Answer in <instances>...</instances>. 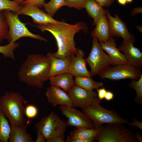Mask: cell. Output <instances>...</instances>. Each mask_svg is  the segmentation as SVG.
<instances>
[{
  "mask_svg": "<svg viewBox=\"0 0 142 142\" xmlns=\"http://www.w3.org/2000/svg\"><path fill=\"white\" fill-rule=\"evenodd\" d=\"M118 2L120 4L124 5L126 3V0H118Z\"/></svg>",
  "mask_w": 142,
  "mask_h": 142,
  "instance_id": "obj_43",
  "label": "cell"
},
{
  "mask_svg": "<svg viewBox=\"0 0 142 142\" xmlns=\"http://www.w3.org/2000/svg\"><path fill=\"white\" fill-rule=\"evenodd\" d=\"M45 96L48 102L54 107L58 105L72 106L71 100L68 93L59 87L51 85L47 89Z\"/></svg>",
  "mask_w": 142,
  "mask_h": 142,
  "instance_id": "obj_16",
  "label": "cell"
},
{
  "mask_svg": "<svg viewBox=\"0 0 142 142\" xmlns=\"http://www.w3.org/2000/svg\"><path fill=\"white\" fill-rule=\"evenodd\" d=\"M35 126L36 131L40 132L46 140L64 135L68 126L67 122L61 120L53 111L48 115L43 117Z\"/></svg>",
  "mask_w": 142,
  "mask_h": 142,
  "instance_id": "obj_7",
  "label": "cell"
},
{
  "mask_svg": "<svg viewBox=\"0 0 142 142\" xmlns=\"http://www.w3.org/2000/svg\"><path fill=\"white\" fill-rule=\"evenodd\" d=\"M47 142H65L64 135H59L49 139L46 140Z\"/></svg>",
  "mask_w": 142,
  "mask_h": 142,
  "instance_id": "obj_35",
  "label": "cell"
},
{
  "mask_svg": "<svg viewBox=\"0 0 142 142\" xmlns=\"http://www.w3.org/2000/svg\"><path fill=\"white\" fill-rule=\"evenodd\" d=\"M22 7L14 0H0V11L7 10L16 13Z\"/></svg>",
  "mask_w": 142,
  "mask_h": 142,
  "instance_id": "obj_30",
  "label": "cell"
},
{
  "mask_svg": "<svg viewBox=\"0 0 142 142\" xmlns=\"http://www.w3.org/2000/svg\"><path fill=\"white\" fill-rule=\"evenodd\" d=\"M49 58L42 54H30L21 64L17 76L19 80L29 86L41 88L50 78Z\"/></svg>",
  "mask_w": 142,
  "mask_h": 142,
  "instance_id": "obj_2",
  "label": "cell"
},
{
  "mask_svg": "<svg viewBox=\"0 0 142 142\" xmlns=\"http://www.w3.org/2000/svg\"><path fill=\"white\" fill-rule=\"evenodd\" d=\"M36 26L42 33L48 31L54 36L58 48L54 55L56 57L60 59L75 55L77 50L74 40L75 34L81 30L86 34L88 30L87 24L82 22L74 24L62 22L59 24L49 23Z\"/></svg>",
  "mask_w": 142,
  "mask_h": 142,
  "instance_id": "obj_1",
  "label": "cell"
},
{
  "mask_svg": "<svg viewBox=\"0 0 142 142\" xmlns=\"http://www.w3.org/2000/svg\"><path fill=\"white\" fill-rule=\"evenodd\" d=\"M142 7H140L134 8L131 11V15L133 16L138 14L142 13Z\"/></svg>",
  "mask_w": 142,
  "mask_h": 142,
  "instance_id": "obj_41",
  "label": "cell"
},
{
  "mask_svg": "<svg viewBox=\"0 0 142 142\" xmlns=\"http://www.w3.org/2000/svg\"><path fill=\"white\" fill-rule=\"evenodd\" d=\"M44 2V0H26L21 5L23 6L34 5L37 6L39 8H41L43 7Z\"/></svg>",
  "mask_w": 142,
  "mask_h": 142,
  "instance_id": "obj_33",
  "label": "cell"
},
{
  "mask_svg": "<svg viewBox=\"0 0 142 142\" xmlns=\"http://www.w3.org/2000/svg\"></svg>",
  "mask_w": 142,
  "mask_h": 142,
  "instance_id": "obj_48",
  "label": "cell"
},
{
  "mask_svg": "<svg viewBox=\"0 0 142 142\" xmlns=\"http://www.w3.org/2000/svg\"><path fill=\"white\" fill-rule=\"evenodd\" d=\"M49 58L50 66V77L68 72L69 64L72 57L60 59L55 57L54 53L48 52L46 55Z\"/></svg>",
  "mask_w": 142,
  "mask_h": 142,
  "instance_id": "obj_18",
  "label": "cell"
},
{
  "mask_svg": "<svg viewBox=\"0 0 142 142\" xmlns=\"http://www.w3.org/2000/svg\"><path fill=\"white\" fill-rule=\"evenodd\" d=\"M102 7H108L112 4L115 0H95Z\"/></svg>",
  "mask_w": 142,
  "mask_h": 142,
  "instance_id": "obj_36",
  "label": "cell"
},
{
  "mask_svg": "<svg viewBox=\"0 0 142 142\" xmlns=\"http://www.w3.org/2000/svg\"><path fill=\"white\" fill-rule=\"evenodd\" d=\"M59 108L62 114L67 119L68 126L95 128L93 122L83 112L72 106H59Z\"/></svg>",
  "mask_w": 142,
  "mask_h": 142,
  "instance_id": "obj_10",
  "label": "cell"
},
{
  "mask_svg": "<svg viewBox=\"0 0 142 142\" xmlns=\"http://www.w3.org/2000/svg\"><path fill=\"white\" fill-rule=\"evenodd\" d=\"M74 81L75 85L89 91H92L94 89H97L103 86V82H95L90 77H75Z\"/></svg>",
  "mask_w": 142,
  "mask_h": 142,
  "instance_id": "obj_23",
  "label": "cell"
},
{
  "mask_svg": "<svg viewBox=\"0 0 142 142\" xmlns=\"http://www.w3.org/2000/svg\"><path fill=\"white\" fill-rule=\"evenodd\" d=\"M114 96V94L112 92L107 91L104 98L106 100L109 101L113 99Z\"/></svg>",
  "mask_w": 142,
  "mask_h": 142,
  "instance_id": "obj_40",
  "label": "cell"
},
{
  "mask_svg": "<svg viewBox=\"0 0 142 142\" xmlns=\"http://www.w3.org/2000/svg\"><path fill=\"white\" fill-rule=\"evenodd\" d=\"M134 135L135 139L138 141L139 142H142V138L139 133L136 132Z\"/></svg>",
  "mask_w": 142,
  "mask_h": 142,
  "instance_id": "obj_42",
  "label": "cell"
},
{
  "mask_svg": "<svg viewBox=\"0 0 142 142\" xmlns=\"http://www.w3.org/2000/svg\"><path fill=\"white\" fill-rule=\"evenodd\" d=\"M97 95L99 100L101 101L104 98L107 91L103 87L97 89Z\"/></svg>",
  "mask_w": 142,
  "mask_h": 142,
  "instance_id": "obj_37",
  "label": "cell"
},
{
  "mask_svg": "<svg viewBox=\"0 0 142 142\" xmlns=\"http://www.w3.org/2000/svg\"><path fill=\"white\" fill-rule=\"evenodd\" d=\"M38 113V109L34 105L29 104L24 108V114L28 119L35 118L37 115Z\"/></svg>",
  "mask_w": 142,
  "mask_h": 142,
  "instance_id": "obj_32",
  "label": "cell"
},
{
  "mask_svg": "<svg viewBox=\"0 0 142 142\" xmlns=\"http://www.w3.org/2000/svg\"><path fill=\"white\" fill-rule=\"evenodd\" d=\"M123 124L108 123L99 129L98 142H136L134 133Z\"/></svg>",
  "mask_w": 142,
  "mask_h": 142,
  "instance_id": "obj_5",
  "label": "cell"
},
{
  "mask_svg": "<svg viewBox=\"0 0 142 142\" xmlns=\"http://www.w3.org/2000/svg\"><path fill=\"white\" fill-rule=\"evenodd\" d=\"M85 54L82 50L77 49L75 55L72 57L69 64L68 72L73 76H85L92 77L91 72L87 68V62L84 58Z\"/></svg>",
  "mask_w": 142,
  "mask_h": 142,
  "instance_id": "obj_14",
  "label": "cell"
},
{
  "mask_svg": "<svg viewBox=\"0 0 142 142\" xmlns=\"http://www.w3.org/2000/svg\"><path fill=\"white\" fill-rule=\"evenodd\" d=\"M110 66L98 74L100 78L113 80L124 79L137 80L142 75L141 69L129 64Z\"/></svg>",
  "mask_w": 142,
  "mask_h": 142,
  "instance_id": "obj_9",
  "label": "cell"
},
{
  "mask_svg": "<svg viewBox=\"0 0 142 142\" xmlns=\"http://www.w3.org/2000/svg\"><path fill=\"white\" fill-rule=\"evenodd\" d=\"M24 97L19 92L6 91L0 97V109L10 122V125L25 124Z\"/></svg>",
  "mask_w": 142,
  "mask_h": 142,
  "instance_id": "obj_3",
  "label": "cell"
},
{
  "mask_svg": "<svg viewBox=\"0 0 142 142\" xmlns=\"http://www.w3.org/2000/svg\"><path fill=\"white\" fill-rule=\"evenodd\" d=\"M4 11L9 27L6 39L9 43L16 42L23 37H29L45 42H48L46 39L40 35L34 34L30 32L25 24L21 21L18 15L16 13L7 10H4Z\"/></svg>",
  "mask_w": 142,
  "mask_h": 142,
  "instance_id": "obj_6",
  "label": "cell"
},
{
  "mask_svg": "<svg viewBox=\"0 0 142 142\" xmlns=\"http://www.w3.org/2000/svg\"><path fill=\"white\" fill-rule=\"evenodd\" d=\"M134 42L123 40L118 48L123 53L129 64L139 68L142 67V53L134 46Z\"/></svg>",
  "mask_w": 142,
  "mask_h": 142,
  "instance_id": "obj_15",
  "label": "cell"
},
{
  "mask_svg": "<svg viewBox=\"0 0 142 142\" xmlns=\"http://www.w3.org/2000/svg\"><path fill=\"white\" fill-rule=\"evenodd\" d=\"M129 125L133 127H137L141 130H142V123L135 119H133L131 123L128 122Z\"/></svg>",
  "mask_w": 142,
  "mask_h": 142,
  "instance_id": "obj_38",
  "label": "cell"
},
{
  "mask_svg": "<svg viewBox=\"0 0 142 142\" xmlns=\"http://www.w3.org/2000/svg\"><path fill=\"white\" fill-rule=\"evenodd\" d=\"M99 129L86 128H76L70 131V136L80 139H88L92 138H97Z\"/></svg>",
  "mask_w": 142,
  "mask_h": 142,
  "instance_id": "obj_24",
  "label": "cell"
},
{
  "mask_svg": "<svg viewBox=\"0 0 142 142\" xmlns=\"http://www.w3.org/2000/svg\"><path fill=\"white\" fill-rule=\"evenodd\" d=\"M65 6V0H50L48 3L44 2L43 5L47 13L53 17L57 11Z\"/></svg>",
  "mask_w": 142,
  "mask_h": 142,
  "instance_id": "obj_26",
  "label": "cell"
},
{
  "mask_svg": "<svg viewBox=\"0 0 142 142\" xmlns=\"http://www.w3.org/2000/svg\"><path fill=\"white\" fill-rule=\"evenodd\" d=\"M18 4L21 5L26 0H13Z\"/></svg>",
  "mask_w": 142,
  "mask_h": 142,
  "instance_id": "obj_44",
  "label": "cell"
},
{
  "mask_svg": "<svg viewBox=\"0 0 142 142\" xmlns=\"http://www.w3.org/2000/svg\"><path fill=\"white\" fill-rule=\"evenodd\" d=\"M37 138L35 141V142H45L46 139L44 137L40 132L37 131Z\"/></svg>",
  "mask_w": 142,
  "mask_h": 142,
  "instance_id": "obj_39",
  "label": "cell"
},
{
  "mask_svg": "<svg viewBox=\"0 0 142 142\" xmlns=\"http://www.w3.org/2000/svg\"><path fill=\"white\" fill-rule=\"evenodd\" d=\"M11 130L8 120L0 109V142L8 141Z\"/></svg>",
  "mask_w": 142,
  "mask_h": 142,
  "instance_id": "obj_25",
  "label": "cell"
},
{
  "mask_svg": "<svg viewBox=\"0 0 142 142\" xmlns=\"http://www.w3.org/2000/svg\"><path fill=\"white\" fill-rule=\"evenodd\" d=\"M127 3H131V2L133 0H126Z\"/></svg>",
  "mask_w": 142,
  "mask_h": 142,
  "instance_id": "obj_46",
  "label": "cell"
},
{
  "mask_svg": "<svg viewBox=\"0 0 142 142\" xmlns=\"http://www.w3.org/2000/svg\"><path fill=\"white\" fill-rule=\"evenodd\" d=\"M109 28L110 37H121L123 40L134 42L135 39L133 35L129 32L126 24L115 14L114 17L112 16L109 11L105 9Z\"/></svg>",
  "mask_w": 142,
  "mask_h": 142,
  "instance_id": "obj_12",
  "label": "cell"
},
{
  "mask_svg": "<svg viewBox=\"0 0 142 142\" xmlns=\"http://www.w3.org/2000/svg\"></svg>",
  "mask_w": 142,
  "mask_h": 142,
  "instance_id": "obj_47",
  "label": "cell"
},
{
  "mask_svg": "<svg viewBox=\"0 0 142 142\" xmlns=\"http://www.w3.org/2000/svg\"><path fill=\"white\" fill-rule=\"evenodd\" d=\"M98 99L90 106L82 108V110L93 122L95 128L98 129L104 123H128V120L121 117L115 111L106 109L100 105Z\"/></svg>",
  "mask_w": 142,
  "mask_h": 142,
  "instance_id": "obj_4",
  "label": "cell"
},
{
  "mask_svg": "<svg viewBox=\"0 0 142 142\" xmlns=\"http://www.w3.org/2000/svg\"><path fill=\"white\" fill-rule=\"evenodd\" d=\"M9 30L7 21L4 11H0V45L6 39Z\"/></svg>",
  "mask_w": 142,
  "mask_h": 142,
  "instance_id": "obj_29",
  "label": "cell"
},
{
  "mask_svg": "<svg viewBox=\"0 0 142 142\" xmlns=\"http://www.w3.org/2000/svg\"><path fill=\"white\" fill-rule=\"evenodd\" d=\"M136 28L138 30L142 33V26H136Z\"/></svg>",
  "mask_w": 142,
  "mask_h": 142,
  "instance_id": "obj_45",
  "label": "cell"
},
{
  "mask_svg": "<svg viewBox=\"0 0 142 142\" xmlns=\"http://www.w3.org/2000/svg\"><path fill=\"white\" fill-rule=\"evenodd\" d=\"M92 44L90 53L85 60L91 68L92 75L95 76L111 65H113L114 62L109 55L103 51L95 38H93Z\"/></svg>",
  "mask_w": 142,
  "mask_h": 142,
  "instance_id": "obj_8",
  "label": "cell"
},
{
  "mask_svg": "<svg viewBox=\"0 0 142 142\" xmlns=\"http://www.w3.org/2000/svg\"><path fill=\"white\" fill-rule=\"evenodd\" d=\"M99 44L103 50L105 51L113 60V65L129 64L124 54L117 48L116 40L111 37L106 42L99 43Z\"/></svg>",
  "mask_w": 142,
  "mask_h": 142,
  "instance_id": "obj_17",
  "label": "cell"
},
{
  "mask_svg": "<svg viewBox=\"0 0 142 142\" xmlns=\"http://www.w3.org/2000/svg\"><path fill=\"white\" fill-rule=\"evenodd\" d=\"M87 0H65V6L80 10L84 8Z\"/></svg>",
  "mask_w": 142,
  "mask_h": 142,
  "instance_id": "obj_31",
  "label": "cell"
},
{
  "mask_svg": "<svg viewBox=\"0 0 142 142\" xmlns=\"http://www.w3.org/2000/svg\"><path fill=\"white\" fill-rule=\"evenodd\" d=\"M16 13L18 15L31 17L34 23L39 25L49 23L59 24L62 22L54 19L49 14L34 5L22 6L21 9Z\"/></svg>",
  "mask_w": 142,
  "mask_h": 142,
  "instance_id": "obj_13",
  "label": "cell"
},
{
  "mask_svg": "<svg viewBox=\"0 0 142 142\" xmlns=\"http://www.w3.org/2000/svg\"><path fill=\"white\" fill-rule=\"evenodd\" d=\"M72 103V106L81 108L88 107L99 99L95 92L86 90L75 85L68 92Z\"/></svg>",
  "mask_w": 142,
  "mask_h": 142,
  "instance_id": "obj_11",
  "label": "cell"
},
{
  "mask_svg": "<svg viewBox=\"0 0 142 142\" xmlns=\"http://www.w3.org/2000/svg\"><path fill=\"white\" fill-rule=\"evenodd\" d=\"M18 43L9 42L4 45H0V53L2 54L5 58H9L14 60L15 57L14 52L19 46Z\"/></svg>",
  "mask_w": 142,
  "mask_h": 142,
  "instance_id": "obj_27",
  "label": "cell"
},
{
  "mask_svg": "<svg viewBox=\"0 0 142 142\" xmlns=\"http://www.w3.org/2000/svg\"><path fill=\"white\" fill-rule=\"evenodd\" d=\"M95 25V27L91 32L92 36L95 38L99 43L107 41L111 37L108 19L105 11L102 14Z\"/></svg>",
  "mask_w": 142,
  "mask_h": 142,
  "instance_id": "obj_19",
  "label": "cell"
},
{
  "mask_svg": "<svg viewBox=\"0 0 142 142\" xmlns=\"http://www.w3.org/2000/svg\"><path fill=\"white\" fill-rule=\"evenodd\" d=\"M29 120L25 124L10 125L11 128L9 141L10 142H33L31 135L28 133L27 129L30 123Z\"/></svg>",
  "mask_w": 142,
  "mask_h": 142,
  "instance_id": "obj_20",
  "label": "cell"
},
{
  "mask_svg": "<svg viewBox=\"0 0 142 142\" xmlns=\"http://www.w3.org/2000/svg\"><path fill=\"white\" fill-rule=\"evenodd\" d=\"M84 8L89 15L93 19V24L95 25L105 9L95 0H87Z\"/></svg>",
  "mask_w": 142,
  "mask_h": 142,
  "instance_id": "obj_22",
  "label": "cell"
},
{
  "mask_svg": "<svg viewBox=\"0 0 142 142\" xmlns=\"http://www.w3.org/2000/svg\"><path fill=\"white\" fill-rule=\"evenodd\" d=\"M131 80V82L129 84V86L134 89L136 91L135 102L137 103L141 104L142 103V75L137 80Z\"/></svg>",
  "mask_w": 142,
  "mask_h": 142,
  "instance_id": "obj_28",
  "label": "cell"
},
{
  "mask_svg": "<svg viewBox=\"0 0 142 142\" xmlns=\"http://www.w3.org/2000/svg\"><path fill=\"white\" fill-rule=\"evenodd\" d=\"M97 139L96 138H92L88 139H80L71 137L67 136L65 142H93Z\"/></svg>",
  "mask_w": 142,
  "mask_h": 142,
  "instance_id": "obj_34",
  "label": "cell"
},
{
  "mask_svg": "<svg viewBox=\"0 0 142 142\" xmlns=\"http://www.w3.org/2000/svg\"><path fill=\"white\" fill-rule=\"evenodd\" d=\"M49 80L50 85L61 88L67 93L75 85L73 75L68 72L50 77Z\"/></svg>",
  "mask_w": 142,
  "mask_h": 142,
  "instance_id": "obj_21",
  "label": "cell"
}]
</instances>
